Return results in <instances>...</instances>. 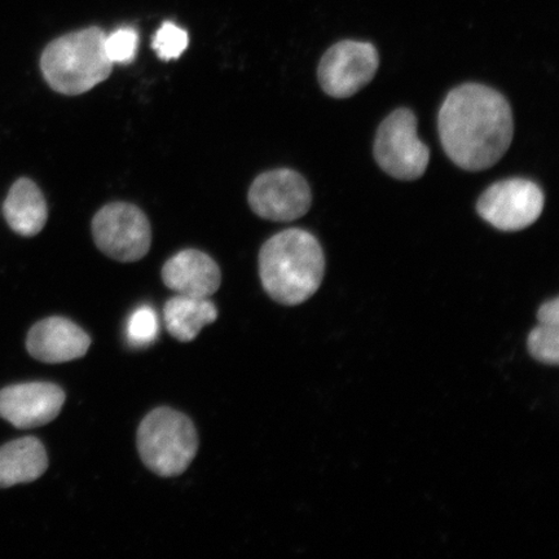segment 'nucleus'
I'll list each match as a JSON object with an SVG mask.
<instances>
[{"instance_id": "obj_17", "label": "nucleus", "mask_w": 559, "mask_h": 559, "mask_svg": "<svg viewBox=\"0 0 559 559\" xmlns=\"http://www.w3.org/2000/svg\"><path fill=\"white\" fill-rule=\"evenodd\" d=\"M158 337V318L150 306L139 307L126 325V338L135 348L148 347Z\"/></svg>"}, {"instance_id": "obj_2", "label": "nucleus", "mask_w": 559, "mask_h": 559, "mask_svg": "<svg viewBox=\"0 0 559 559\" xmlns=\"http://www.w3.org/2000/svg\"><path fill=\"white\" fill-rule=\"evenodd\" d=\"M325 257L317 237L292 228L271 237L261 249L260 275L267 295L284 306L310 299L323 283Z\"/></svg>"}, {"instance_id": "obj_18", "label": "nucleus", "mask_w": 559, "mask_h": 559, "mask_svg": "<svg viewBox=\"0 0 559 559\" xmlns=\"http://www.w3.org/2000/svg\"><path fill=\"white\" fill-rule=\"evenodd\" d=\"M139 35L132 27H122L105 35L104 48L111 64H130L136 58Z\"/></svg>"}, {"instance_id": "obj_1", "label": "nucleus", "mask_w": 559, "mask_h": 559, "mask_svg": "<svg viewBox=\"0 0 559 559\" xmlns=\"http://www.w3.org/2000/svg\"><path fill=\"white\" fill-rule=\"evenodd\" d=\"M438 130L453 164L467 171L486 170L498 164L512 144V108L498 91L467 83L445 97Z\"/></svg>"}, {"instance_id": "obj_12", "label": "nucleus", "mask_w": 559, "mask_h": 559, "mask_svg": "<svg viewBox=\"0 0 559 559\" xmlns=\"http://www.w3.org/2000/svg\"><path fill=\"white\" fill-rule=\"evenodd\" d=\"M163 280L177 295L209 298L219 289L222 274L213 258L190 249L180 251L165 263Z\"/></svg>"}, {"instance_id": "obj_14", "label": "nucleus", "mask_w": 559, "mask_h": 559, "mask_svg": "<svg viewBox=\"0 0 559 559\" xmlns=\"http://www.w3.org/2000/svg\"><path fill=\"white\" fill-rule=\"evenodd\" d=\"M4 216L21 236H35L46 226L48 210L44 194L31 179H19L7 195Z\"/></svg>"}, {"instance_id": "obj_9", "label": "nucleus", "mask_w": 559, "mask_h": 559, "mask_svg": "<svg viewBox=\"0 0 559 559\" xmlns=\"http://www.w3.org/2000/svg\"><path fill=\"white\" fill-rule=\"evenodd\" d=\"M248 200L251 210L261 218L290 222L309 213L312 194L302 175L278 169L260 175L250 187Z\"/></svg>"}, {"instance_id": "obj_13", "label": "nucleus", "mask_w": 559, "mask_h": 559, "mask_svg": "<svg viewBox=\"0 0 559 559\" xmlns=\"http://www.w3.org/2000/svg\"><path fill=\"white\" fill-rule=\"evenodd\" d=\"M47 467V452L39 439L26 437L12 440L0 449V487L31 484L39 479Z\"/></svg>"}, {"instance_id": "obj_16", "label": "nucleus", "mask_w": 559, "mask_h": 559, "mask_svg": "<svg viewBox=\"0 0 559 559\" xmlns=\"http://www.w3.org/2000/svg\"><path fill=\"white\" fill-rule=\"evenodd\" d=\"M528 353L543 365L558 366L559 324L539 323L528 334Z\"/></svg>"}, {"instance_id": "obj_4", "label": "nucleus", "mask_w": 559, "mask_h": 559, "mask_svg": "<svg viewBox=\"0 0 559 559\" xmlns=\"http://www.w3.org/2000/svg\"><path fill=\"white\" fill-rule=\"evenodd\" d=\"M138 451L148 469L159 477H178L192 464L199 437L190 418L160 407L146 415L138 429Z\"/></svg>"}, {"instance_id": "obj_19", "label": "nucleus", "mask_w": 559, "mask_h": 559, "mask_svg": "<svg viewBox=\"0 0 559 559\" xmlns=\"http://www.w3.org/2000/svg\"><path fill=\"white\" fill-rule=\"evenodd\" d=\"M188 45L190 38L185 29L173 23H165L153 38L152 47L160 60L169 61L180 58Z\"/></svg>"}, {"instance_id": "obj_11", "label": "nucleus", "mask_w": 559, "mask_h": 559, "mask_svg": "<svg viewBox=\"0 0 559 559\" xmlns=\"http://www.w3.org/2000/svg\"><path fill=\"white\" fill-rule=\"evenodd\" d=\"M90 346V335L82 328L59 317L39 321L26 338L27 353L47 365L81 359Z\"/></svg>"}, {"instance_id": "obj_10", "label": "nucleus", "mask_w": 559, "mask_h": 559, "mask_svg": "<svg viewBox=\"0 0 559 559\" xmlns=\"http://www.w3.org/2000/svg\"><path fill=\"white\" fill-rule=\"evenodd\" d=\"M66 403L64 390L50 382H27L0 390V417L21 430L53 421Z\"/></svg>"}, {"instance_id": "obj_7", "label": "nucleus", "mask_w": 559, "mask_h": 559, "mask_svg": "<svg viewBox=\"0 0 559 559\" xmlns=\"http://www.w3.org/2000/svg\"><path fill=\"white\" fill-rule=\"evenodd\" d=\"M542 188L527 179H507L481 193L477 210L489 225L507 233L533 226L544 209Z\"/></svg>"}, {"instance_id": "obj_3", "label": "nucleus", "mask_w": 559, "mask_h": 559, "mask_svg": "<svg viewBox=\"0 0 559 559\" xmlns=\"http://www.w3.org/2000/svg\"><path fill=\"white\" fill-rule=\"evenodd\" d=\"M104 40L100 27L91 26L51 41L40 58L48 85L56 93L74 96L107 80L114 64L105 53Z\"/></svg>"}, {"instance_id": "obj_5", "label": "nucleus", "mask_w": 559, "mask_h": 559, "mask_svg": "<svg viewBox=\"0 0 559 559\" xmlns=\"http://www.w3.org/2000/svg\"><path fill=\"white\" fill-rule=\"evenodd\" d=\"M374 158L381 169L397 180H416L428 169L430 151L417 135L414 111L396 109L384 120L374 140Z\"/></svg>"}, {"instance_id": "obj_6", "label": "nucleus", "mask_w": 559, "mask_h": 559, "mask_svg": "<svg viewBox=\"0 0 559 559\" xmlns=\"http://www.w3.org/2000/svg\"><path fill=\"white\" fill-rule=\"evenodd\" d=\"M97 248L111 260L131 263L142 260L151 249L148 218L135 205L115 202L104 206L93 221Z\"/></svg>"}, {"instance_id": "obj_8", "label": "nucleus", "mask_w": 559, "mask_h": 559, "mask_svg": "<svg viewBox=\"0 0 559 559\" xmlns=\"http://www.w3.org/2000/svg\"><path fill=\"white\" fill-rule=\"evenodd\" d=\"M380 56L368 41L342 40L321 58L318 75L321 88L334 99H347L374 79Z\"/></svg>"}, {"instance_id": "obj_15", "label": "nucleus", "mask_w": 559, "mask_h": 559, "mask_svg": "<svg viewBox=\"0 0 559 559\" xmlns=\"http://www.w3.org/2000/svg\"><path fill=\"white\" fill-rule=\"evenodd\" d=\"M164 317L166 330L175 340L191 342L202 328L214 323L218 310L209 298L178 295L167 300Z\"/></svg>"}, {"instance_id": "obj_20", "label": "nucleus", "mask_w": 559, "mask_h": 559, "mask_svg": "<svg viewBox=\"0 0 559 559\" xmlns=\"http://www.w3.org/2000/svg\"><path fill=\"white\" fill-rule=\"evenodd\" d=\"M539 323L559 324V299L547 300L537 311Z\"/></svg>"}]
</instances>
